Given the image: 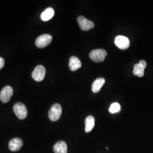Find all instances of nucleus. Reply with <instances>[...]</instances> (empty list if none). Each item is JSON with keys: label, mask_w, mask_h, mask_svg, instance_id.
Instances as JSON below:
<instances>
[{"label": "nucleus", "mask_w": 153, "mask_h": 153, "mask_svg": "<svg viewBox=\"0 0 153 153\" xmlns=\"http://www.w3.org/2000/svg\"><path fill=\"white\" fill-rule=\"evenodd\" d=\"M53 151L55 153H68V147L66 143L63 141L56 142L53 146Z\"/></svg>", "instance_id": "obj_11"}, {"label": "nucleus", "mask_w": 153, "mask_h": 153, "mask_svg": "<svg viewBox=\"0 0 153 153\" xmlns=\"http://www.w3.org/2000/svg\"><path fill=\"white\" fill-rule=\"evenodd\" d=\"M105 80L103 78H99L94 81L92 85V91L94 93H98L101 88L104 85Z\"/></svg>", "instance_id": "obj_12"}, {"label": "nucleus", "mask_w": 153, "mask_h": 153, "mask_svg": "<svg viewBox=\"0 0 153 153\" xmlns=\"http://www.w3.org/2000/svg\"><path fill=\"white\" fill-rule=\"evenodd\" d=\"M52 41V36L49 34H43L39 36L35 40L36 45L40 48H44L51 44Z\"/></svg>", "instance_id": "obj_4"}, {"label": "nucleus", "mask_w": 153, "mask_h": 153, "mask_svg": "<svg viewBox=\"0 0 153 153\" xmlns=\"http://www.w3.org/2000/svg\"><path fill=\"white\" fill-rule=\"evenodd\" d=\"M55 11L52 7H48L41 14V19L43 21H48L54 16Z\"/></svg>", "instance_id": "obj_13"}, {"label": "nucleus", "mask_w": 153, "mask_h": 153, "mask_svg": "<svg viewBox=\"0 0 153 153\" xmlns=\"http://www.w3.org/2000/svg\"><path fill=\"white\" fill-rule=\"evenodd\" d=\"M144 70L139 64H136L134 66L133 74L139 77H142L144 75Z\"/></svg>", "instance_id": "obj_15"}, {"label": "nucleus", "mask_w": 153, "mask_h": 153, "mask_svg": "<svg viewBox=\"0 0 153 153\" xmlns=\"http://www.w3.org/2000/svg\"><path fill=\"white\" fill-rule=\"evenodd\" d=\"M95 126V118L93 116H88L85 119V131L89 133Z\"/></svg>", "instance_id": "obj_14"}, {"label": "nucleus", "mask_w": 153, "mask_h": 153, "mask_svg": "<svg viewBox=\"0 0 153 153\" xmlns=\"http://www.w3.org/2000/svg\"><path fill=\"white\" fill-rule=\"evenodd\" d=\"M45 73V68L43 66L38 65L33 71L32 77L35 81L41 82L44 79Z\"/></svg>", "instance_id": "obj_5"}, {"label": "nucleus", "mask_w": 153, "mask_h": 153, "mask_svg": "<svg viewBox=\"0 0 153 153\" xmlns=\"http://www.w3.org/2000/svg\"><path fill=\"white\" fill-rule=\"evenodd\" d=\"M107 53L104 49H95L90 53V58L94 62H100L104 60Z\"/></svg>", "instance_id": "obj_3"}, {"label": "nucleus", "mask_w": 153, "mask_h": 153, "mask_svg": "<svg viewBox=\"0 0 153 153\" xmlns=\"http://www.w3.org/2000/svg\"><path fill=\"white\" fill-rule=\"evenodd\" d=\"M62 114V107L60 104H53L48 112L49 119L52 121H56L60 118Z\"/></svg>", "instance_id": "obj_1"}, {"label": "nucleus", "mask_w": 153, "mask_h": 153, "mask_svg": "<svg viewBox=\"0 0 153 153\" xmlns=\"http://www.w3.org/2000/svg\"><path fill=\"white\" fill-rule=\"evenodd\" d=\"M77 21L79 24V27L83 31H88L91 28L94 27V23L91 21H90L83 16H79L77 18Z\"/></svg>", "instance_id": "obj_7"}, {"label": "nucleus", "mask_w": 153, "mask_h": 153, "mask_svg": "<svg viewBox=\"0 0 153 153\" xmlns=\"http://www.w3.org/2000/svg\"><path fill=\"white\" fill-rule=\"evenodd\" d=\"M23 145V142L22 139L19 138H14L10 141L9 148L12 152H17L21 149Z\"/></svg>", "instance_id": "obj_9"}, {"label": "nucleus", "mask_w": 153, "mask_h": 153, "mask_svg": "<svg viewBox=\"0 0 153 153\" xmlns=\"http://www.w3.org/2000/svg\"><path fill=\"white\" fill-rule=\"evenodd\" d=\"M13 95V88L10 86H6L2 89L0 93L1 101L4 103H6L9 102Z\"/></svg>", "instance_id": "obj_6"}, {"label": "nucleus", "mask_w": 153, "mask_h": 153, "mask_svg": "<svg viewBox=\"0 0 153 153\" xmlns=\"http://www.w3.org/2000/svg\"><path fill=\"white\" fill-rule=\"evenodd\" d=\"M108 147H106V150H108Z\"/></svg>", "instance_id": "obj_19"}, {"label": "nucleus", "mask_w": 153, "mask_h": 153, "mask_svg": "<svg viewBox=\"0 0 153 153\" xmlns=\"http://www.w3.org/2000/svg\"><path fill=\"white\" fill-rule=\"evenodd\" d=\"M5 65V61L4 59L2 57H0V70L4 67V66Z\"/></svg>", "instance_id": "obj_18"}, {"label": "nucleus", "mask_w": 153, "mask_h": 153, "mask_svg": "<svg viewBox=\"0 0 153 153\" xmlns=\"http://www.w3.org/2000/svg\"><path fill=\"white\" fill-rule=\"evenodd\" d=\"M82 66L80 60L76 56H72L69 59V66L71 71H76Z\"/></svg>", "instance_id": "obj_10"}, {"label": "nucleus", "mask_w": 153, "mask_h": 153, "mask_svg": "<svg viewBox=\"0 0 153 153\" xmlns=\"http://www.w3.org/2000/svg\"><path fill=\"white\" fill-rule=\"evenodd\" d=\"M120 105L118 103H114L111 105L109 108V112L111 114H115L120 111Z\"/></svg>", "instance_id": "obj_16"}, {"label": "nucleus", "mask_w": 153, "mask_h": 153, "mask_svg": "<svg viewBox=\"0 0 153 153\" xmlns=\"http://www.w3.org/2000/svg\"><path fill=\"white\" fill-rule=\"evenodd\" d=\"M13 110L16 117L21 119H25L27 116V109L26 105L22 103H17L14 105Z\"/></svg>", "instance_id": "obj_2"}, {"label": "nucleus", "mask_w": 153, "mask_h": 153, "mask_svg": "<svg viewBox=\"0 0 153 153\" xmlns=\"http://www.w3.org/2000/svg\"><path fill=\"white\" fill-rule=\"evenodd\" d=\"M115 44L120 49H126L130 46V41L126 36L119 35L115 38Z\"/></svg>", "instance_id": "obj_8"}, {"label": "nucleus", "mask_w": 153, "mask_h": 153, "mask_svg": "<svg viewBox=\"0 0 153 153\" xmlns=\"http://www.w3.org/2000/svg\"><path fill=\"white\" fill-rule=\"evenodd\" d=\"M140 66L142 67V68H143L144 69L146 68V65H147V64H146V62L144 60H141L140 61V62L138 63Z\"/></svg>", "instance_id": "obj_17"}]
</instances>
